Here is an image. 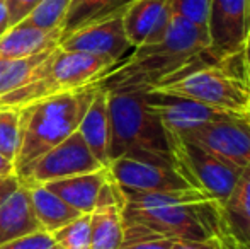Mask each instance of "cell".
<instances>
[{"mask_svg": "<svg viewBox=\"0 0 250 249\" xmlns=\"http://www.w3.org/2000/svg\"><path fill=\"white\" fill-rule=\"evenodd\" d=\"M123 195V244L143 239L203 241L227 232L221 203L196 188Z\"/></svg>", "mask_w": 250, "mask_h": 249, "instance_id": "6da1fadb", "label": "cell"}, {"mask_svg": "<svg viewBox=\"0 0 250 249\" xmlns=\"http://www.w3.org/2000/svg\"><path fill=\"white\" fill-rule=\"evenodd\" d=\"M208 31L172 16L158 41L135 48L123 62L104 72L94 86L104 91H146L179 77L201 63L216 60Z\"/></svg>", "mask_w": 250, "mask_h": 249, "instance_id": "7a4b0ae2", "label": "cell"}, {"mask_svg": "<svg viewBox=\"0 0 250 249\" xmlns=\"http://www.w3.org/2000/svg\"><path fill=\"white\" fill-rule=\"evenodd\" d=\"M107 92L111 142L109 159L131 157L155 164L174 166L168 136L160 118L140 91H105Z\"/></svg>", "mask_w": 250, "mask_h": 249, "instance_id": "3957f363", "label": "cell"}, {"mask_svg": "<svg viewBox=\"0 0 250 249\" xmlns=\"http://www.w3.org/2000/svg\"><path fill=\"white\" fill-rule=\"evenodd\" d=\"M94 94L96 86L90 84L21 108V145L14 160L16 174L77 132Z\"/></svg>", "mask_w": 250, "mask_h": 249, "instance_id": "277c9868", "label": "cell"}, {"mask_svg": "<svg viewBox=\"0 0 250 249\" xmlns=\"http://www.w3.org/2000/svg\"><path fill=\"white\" fill-rule=\"evenodd\" d=\"M150 91L189 97L220 111H250V77L242 51L196 65Z\"/></svg>", "mask_w": 250, "mask_h": 249, "instance_id": "5b68a950", "label": "cell"}, {"mask_svg": "<svg viewBox=\"0 0 250 249\" xmlns=\"http://www.w3.org/2000/svg\"><path fill=\"white\" fill-rule=\"evenodd\" d=\"M167 136L174 166L177 167L179 173L188 180L192 188L223 203L237 183L240 171L228 166L227 162L189 140L172 135Z\"/></svg>", "mask_w": 250, "mask_h": 249, "instance_id": "8992f818", "label": "cell"}, {"mask_svg": "<svg viewBox=\"0 0 250 249\" xmlns=\"http://www.w3.org/2000/svg\"><path fill=\"white\" fill-rule=\"evenodd\" d=\"M181 138L203 147L228 166L242 171L250 164V111L230 113Z\"/></svg>", "mask_w": 250, "mask_h": 249, "instance_id": "52a82bcc", "label": "cell"}, {"mask_svg": "<svg viewBox=\"0 0 250 249\" xmlns=\"http://www.w3.org/2000/svg\"><path fill=\"white\" fill-rule=\"evenodd\" d=\"M102 167L104 166L92 156L85 140L77 130L63 142L43 154L40 159L29 164L17 176L21 183L31 186V184H44L50 181L63 180V178L77 176V174L94 173Z\"/></svg>", "mask_w": 250, "mask_h": 249, "instance_id": "ba28073f", "label": "cell"}, {"mask_svg": "<svg viewBox=\"0 0 250 249\" xmlns=\"http://www.w3.org/2000/svg\"><path fill=\"white\" fill-rule=\"evenodd\" d=\"M125 12V10H123ZM123 12L87 24L60 40L58 46L66 51H82L111 62L112 67L133 51L123 26Z\"/></svg>", "mask_w": 250, "mask_h": 249, "instance_id": "9c48e42d", "label": "cell"}, {"mask_svg": "<svg viewBox=\"0 0 250 249\" xmlns=\"http://www.w3.org/2000/svg\"><path fill=\"white\" fill-rule=\"evenodd\" d=\"M107 171L118 186L128 193L179 191V189L192 188L177 171V167L167 164L118 157L109 162Z\"/></svg>", "mask_w": 250, "mask_h": 249, "instance_id": "30bf717a", "label": "cell"}, {"mask_svg": "<svg viewBox=\"0 0 250 249\" xmlns=\"http://www.w3.org/2000/svg\"><path fill=\"white\" fill-rule=\"evenodd\" d=\"M206 29L209 48L218 58L242 51L249 33V2L209 0Z\"/></svg>", "mask_w": 250, "mask_h": 249, "instance_id": "8fae6325", "label": "cell"}, {"mask_svg": "<svg viewBox=\"0 0 250 249\" xmlns=\"http://www.w3.org/2000/svg\"><path fill=\"white\" fill-rule=\"evenodd\" d=\"M112 67L111 62L82 51H66L56 46L43 65V72L56 94L79 91L94 84Z\"/></svg>", "mask_w": 250, "mask_h": 249, "instance_id": "7c38bea8", "label": "cell"}, {"mask_svg": "<svg viewBox=\"0 0 250 249\" xmlns=\"http://www.w3.org/2000/svg\"><path fill=\"white\" fill-rule=\"evenodd\" d=\"M145 97L148 106L160 118L167 135L174 136H182L206 123L230 114V111L214 110L189 97L172 96V94L157 92V91H146Z\"/></svg>", "mask_w": 250, "mask_h": 249, "instance_id": "4fadbf2b", "label": "cell"}, {"mask_svg": "<svg viewBox=\"0 0 250 249\" xmlns=\"http://www.w3.org/2000/svg\"><path fill=\"white\" fill-rule=\"evenodd\" d=\"M168 19L167 0H133L123 12V26L133 50L160 40Z\"/></svg>", "mask_w": 250, "mask_h": 249, "instance_id": "5bb4252c", "label": "cell"}, {"mask_svg": "<svg viewBox=\"0 0 250 249\" xmlns=\"http://www.w3.org/2000/svg\"><path fill=\"white\" fill-rule=\"evenodd\" d=\"M62 40V29H40L19 23L0 36V58H26L55 50Z\"/></svg>", "mask_w": 250, "mask_h": 249, "instance_id": "9a60e30c", "label": "cell"}, {"mask_svg": "<svg viewBox=\"0 0 250 249\" xmlns=\"http://www.w3.org/2000/svg\"><path fill=\"white\" fill-rule=\"evenodd\" d=\"M85 140L92 156L104 167L109 166V142H111V121H109L107 92L96 86V94L77 128Z\"/></svg>", "mask_w": 250, "mask_h": 249, "instance_id": "2e32d148", "label": "cell"}, {"mask_svg": "<svg viewBox=\"0 0 250 249\" xmlns=\"http://www.w3.org/2000/svg\"><path fill=\"white\" fill-rule=\"evenodd\" d=\"M107 178V167H102V169L94 171V173L77 174V176L50 181V183H44V186L55 195H58L63 202L68 203L77 212L90 213L96 208L99 189Z\"/></svg>", "mask_w": 250, "mask_h": 249, "instance_id": "e0dca14e", "label": "cell"}, {"mask_svg": "<svg viewBox=\"0 0 250 249\" xmlns=\"http://www.w3.org/2000/svg\"><path fill=\"white\" fill-rule=\"evenodd\" d=\"M36 230L43 229L34 215L29 189L21 183L19 189L0 205V246Z\"/></svg>", "mask_w": 250, "mask_h": 249, "instance_id": "ac0fdd59", "label": "cell"}, {"mask_svg": "<svg viewBox=\"0 0 250 249\" xmlns=\"http://www.w3.org/2000/svg\"><path fill=\"white\" fill-rule=\"evenodd\" d=\"M227 232L242 246L250 244V164L240 171L235 186L223 203Z\"/></svg>", "mask_w": 250, "mask_h": 249, "instance_id": "d6986e66", "label": "cell"}, {"mask_svg": "<svg viewBox=\"0 0 250 249\" xmlns=\"http://www.w3.org/2000/svg\"><path fill=\"white\" fill-rule=\"evenodd\" d=\"M27 189H29L34 215H36L41 229L46 232L53 234L60 227L66 226L80 215V212L72 208L68 203L63 202L58 195L50 191L44 184H31V186H27Z\"/></svg>", "mask_w": 250, "mask_h": 249, "instance_id": "ffe728a7", "label": "cell"}, {"mask_svg": "<svg viewBox=\"0 0 250 249\" xmlns=\"http://www.w3.org/2000/svg\"><path fill=\"white\" fill-rule=\"evenodd\" d=\"M123 237V205L97 206L90 212V249H119Z\"/></svg>", "mask_w": 250, "mask_h": 249, "instance_id": "44dd1931", "label": "cell"}, {"mask_svg": "<svg viewBox=\"0 0 250 249\" xmlns=\"http://www.w3.org/2000/svg\"><path fill=\"white\" fill-rule=\"evenodd\" d=\"M133 0H72L62 26V36L87 24L123 12Z\"/></svg>", "mask_w": 250, "mask_h": 249, "instance_id": "7402d4cb", "label": "cell"}, {"mask_svg": "<svg viewBox=\"0 0 250 249\" xmlns=\"http://www.w3.org/2000/svg\"><path fill=\"white\" fill-rule=\"evenodd\" d=\"M51 51L26 58H0V96L33 82Z\"/></svg>", "mask_w": 250, "mask_h": 249, "instance_id": "603a6c76", "label": "cell"}, {"mask_svg": "<svg viewBox=\"0 0 250 249\" xmlns=\"http://www.w3.org/2000/svg\"><path fill=\"white\" fill-rule=\"evenodd\" d=\"M70 2L72 0H41L22 23L46 31L62 29Z\"/></svg>", "mask_w": 250, "mask_h": 249, "instance_id": "cb8c5ba5", "label": "cell"}, {"mask_svg": "<svg viewBox=\"0 0 250 249\" xmlns=\"http://www.w3.org/2000/svg\"><path fill=\"white\" fill-rule=\"evenodd\" d=\"M21 145V111L0 108V156L16 160Z\"/></svg>", "mask_w": 250, "mask_h": 249, "instance_id": "d4e9b609", "label": "cell"}, {"mask_svg": "<svg viewBox=\"0 0 250 249\" xmlns=\"http://www.w3.org/2000/svg\"><path fill=\"white\" fill-rule=\"evenodd\" d=\"M60 249H90V213H80L77 219L53 232Z\"/></svg>", "mask_w": 250, "mask_h": 249, "instance_id": "484cf974", "label": "cell"}, {"mask_svg": "<svg viewBox=\"0 0 250 249\" xmlns=\"http://www.w3.org/2000/svg\"><path fill=\"white\" fill-rule=\"evenodd\" d=\"M208 5L209 0H167V9L172 16L181 17L201 29H206Z\"/></svg>", "mask_w": 250, "mask_h": 249, "instance_id": "4316f807", "label": "cell"}, {"mask_svg": "<svg viewBox=\"0 0 250 249\" xmlns=\"http://www.w3.org/2000/svg\"><path fill=\"white\" fill-rule=\"evenodd\" d=\"M0 249H60V246L56 244L53 234L46 230H36L2 244Z\"/></svg>", "mask_w": 250, "mask_h": 249, "instance_id": "83f0119b", "label": "cell"}, {"mask_svg": "<svg viewBox=\"0 0 250 249\" xmlns=\"http://www.w3.org/2000/svg\"><path fill=\"white\" fill-rule=\"evenodd\" d=\"M174 249H240V244L228 232H221L203 241H174Z\"/></svg>", "mask_w": 250, "mask_h": 249, "instance_id": "f1b7e54d", "label": "cell"}, {"mask_svg": "<svg viewBox=\"0 0 250 249\" xmlns=\"http://www.w3.org/2000/svg\"><path fill=\"white\" fill-rule=\"evenodd\" d=\"M41 0H5L7 12H9V21L10 26L22 23L40 3Z\"/></svg>", "mask_w": 250, "mask_h": 249, "instance_id": "f546056e", "label": "cell"}, {"mask_svg": "<svg viewBox=\"0 0 250 249\" xmlns=\"http://www.w3.org/2000/svg\"><path fill=\"white\" fill-rule=\"evenodd\" d=\"M119 249H174V241L170 239H143L121 244Z\"/></svg>", "mask_w": 250, "mask_h": 249, "instance_id": "4dcf8cb0", "label": "cell"}, {"mask_svg": "<svg viewBox=\"0 0 250 249\" xmlns=\"http://www.w3.org/2000/svg\"><path fill=\"white\" fill-rule=\"evenodd\" d=\"M19 186H21V180L16 173L0 176V205H2L9 196H12L14 193L19 189Z\"/></svg>", "mask_w": 250, "mask_h": 249, "instance_id": "1f68e13d", "label": "cell"}, {"mask_svg": "<svg viewBox=\"0 0 250 249\" xmlns=\"http://www.w3.org/2000/svg\"><path fill=\"white\" fill-rule=\"evenodd\" d=\"M9 27H10V21H9V12H7L5 0H0V36H2Z\"/></svg>", "mask_w": 250, "mask_h": 249, "instance_id": "d6a6232c", "label": "cell"}, {"mask_svg": "<svg viewBox=\"0 0 250 249\" xmlns=\"http://www.w3.org/2000/svg\"><path fill=\"white\" fill-rule=\"evenodd\" d=\"M16 173V167L14 162L9 159H5L3 156H0V176H5V174H14Z\"/></svg>", "mask_w": 250, "mask_h": 249, "instance_id": "836d02e7", "label": "cell"}, {"mask_svg": "<svg viewBox=\"0 0 250 249\" xmlns=\"http://www.w3.org/2000/svg\"><path fill=\"white\" fill-rule=\"evenodd\" d=\"M242 55H244L245 68H247V73H249V77H250V29H249V33H247V38H245L244 48H242Z\"/></svg>", "mask_w": 250, "mask_h": 249, "instance_id": "e575fe53", "label": "cell"}, {"mask_svg": "<svg viewBox=\"0 0 250 249\" xmlns=\"http://www.w3.org/2000/svg\"><path fill=\"white\" fill-rule=\"evenodd\" d=\"M249 2V29H250V0H247Z\"/></svg>", "mask_w": 250, "mask_h": 249, "instance_id": "d590c367", "label": "cell"}, {"mask_svg": "<svg viewBox=\"0 0 250 249\" xmlns=\"http://www.w3.org/2000/svg\"><path fill=\"white\" fill-rule=\"evenodd\" d=\"M240 249H250V246H242L240 244Z\"/></svg>", "mask_w": 250, "mask_h": 249, "instance_id": "8d00e7d4", "label": "cell"}, {"mask_svg": "<svg viewBox=\"0 0 250 249\" xmlns=\"http://www.w3.org/2000/svg\"><path fill=\"white\" fill-rule=\"evenodd\" d=\"M249 246H250V244H249Z\"/></svg>", "mask_w": 250, "mask_h": 249, "instance_id": "74e56055", "label": "cell"}]
</instances>
